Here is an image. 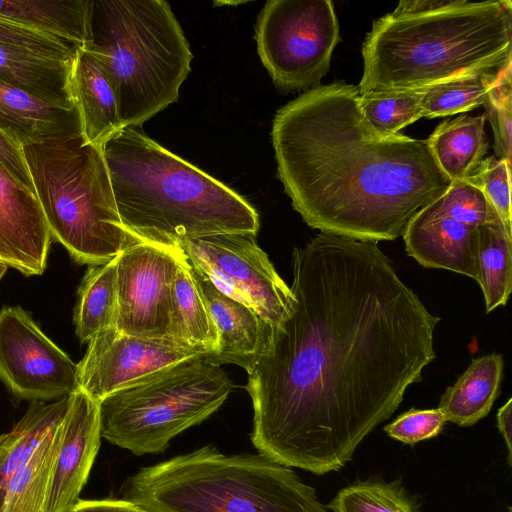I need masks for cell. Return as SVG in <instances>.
<instances>
[{
  "mask_svg": "<svg viewBox=\"0 0 512 512\" xmlns=\"http://www.w3.org/2000/svg\"><path fill=\"white\" fill-rule=\"evenodd\" d=\"M293 301L248 374L251 441L316 475L341 470L435 359L432 315L377 243L320 232L292 256Z\"/></svg>",
  "mask_w": 512,
  "mask_h": 512,
  "instance_id": "obj_1",
  "label": "cell"
},
{
  "mask_svg": "<svg viewBox=\"0 0 512 512\" xmlns=\"http://www.w3.org/2000/svg\"><path fill=\"white\" fill-rule=\"evenodd\" d=\"M357 86L308 89L275 114L277 174L313 229L359 241H391L451 185L426 140L373 127Z\"/></svg>",
  "mask_w": 512,
  "mask_h": 512,
  "instance_id": "obj_2",
  "label": "cell"
},
{
  "mask_svg": "<svg viewBox=\"0 0 512 512\" xmlns=\"http://www.w3.org/2000/svg\"><path fill=\"white\" fill-rule=\"evenodd\" d=\"M103 154L121 223L137 241L181 248L210 235L257 234L259 215L251 204L141 128L120 129Z\"/></svg>",
  "mask_w": 512,
  "mask_h": 512,
  "instance_id": "obj_3",
  "label": "cell"
},
{
  "mask_svg": "<svg viewBox=\"0 0 512 512\" xmlns=\"http://www.w3.org/2000/svg\"><path fill=\"white\" fill-rule=\"evenodd\" d=\"M359 93L426 90L512 62V2L454 0L420 14L388 13L362 46Z\"/></svg>",
  "mask_w": 512,
  "mask_h": 512,
  "instance_id": "obj_4",
  "label": "cell"
},
{
  "mask_svg": "<svg viewBox=\"0 0 512 512\" xmlns=\"http://www.w3.org/2000/svg\"><path fill=\"white\" fill-rule=\"evenodd\" d=\"M120 495L149 512H328L289 467L211 445L141 468Z\"/></svg>",
  "mask_w": 512,
  "mask_h": 512,
  "instance_id": "obj_5",
  "label": "cell"
},
{
  "mask_svg": "<svg viewBox=\"0 0 512 512\" xmlns=\"http://www.w3.org/2000/svg\"><path fill=\"white\" fill-rule=\"evenodd\" d=\"M83 48L113 87L122 127H141L176 102L193 57L163 0H93L91 40Z\"/></svg>",
  "mask_w": 512,
  "mask_h": 512,
  "instance_id": "obj_6",
  "label": "cell"
},
{
  "mask_svg": "<svg viewBox=\"0 0 512 512\" xmlns=\"http://www.w3.org/2000/svg\"><path fill=\"white\" fill-rule=\"evenodd\" d=\"M20 147L50 236L75 261L106 264L139 242L121 223L103 148L80 131Z\"/></svg>",
  "mask_w": 512,
  "mask_h": 512,
  "instance_id": "obj_7",
  "label": "cell"
},
{
  "mask_svg": "<svg viewBox=\"0 0 512 512\" xmlns=\"http://www.w3.org/2000/svg\"><path fill=\"white\" fill-rule=\"evenodd\" d=\"M232 388L220 365L204 356L175 363L101 400V437L138 456L163 452L217 411Z\"/></svg>",
  "mask_w": 512,
  "mask_h": 512,
  "instance_id": "obj_8",
  "label": "cell"
},
{
  "mask_svg": "<svg viewBox=\"0 0 512 512\" xmlns=\"http://www.w3.org/2000/svg\"><path fill=\"white\" fill-rule=\"evenodd\" d=\"M259 57L283 91L314 88L340 39L330 0H269L255 26Z\"/></svg>",
  "mask_w": 512,
  "mask_h": 512,
  "instance_id": "obj_9",
  "label": "cell"
},
{
  "mask_svg": "<svg viewBox=\"0 0 512 512\" xmlns=\"http://www.w3.org/2000/svg\"><path fill=\"white\" fill-rule=\"evenodd\" d=\"M188 263L221 292L244 303L273 327L289 313L293 294L254 236L226 233L186 241Z\"/></svg>",
  "mask_w": 512,
  "mask_h": 512,
  "instance_id": "obj_10",
  "label": "cell"
},
{
  "mask_svg": "<svg viewBox=\"0 0 512 512\" xmlns=\"http://www.w3.org/2000/svg\"><path fill=\"white\" fill-rule=\"evenodd\" d=\"M185 258L181 248L144 242L127 247L117 256V330L176 344L172 290Z\"/></svg>",
  "mask_w": 512,
  "mask_h": 512,
  "instance_id": "obj_11",
  "label": "cell"
},
{
  "mask_svg": "<svg viewBox=\"0 0 512 512\" xmlns=\"http://www.w3.org/2000/svg\"><path fill=\"white\" fill-rule=\"evenodd\" d=\"M0 379L31 401L68 397L79 389L77 364L18 306L0 311Z\"/></svg>",
  "mask_w": 512,
  "mask_h": 512,
  "instance_id": "obj_12",
  "label": "cell"
},
{
  "mask_svg": "<svg viewBox=\"0 0 512 512\" xmlns=\"http://www.w3.org/2000/svg\"><path fill=\"white\" fill-rule=\"evenodd\" d=\"M196 356L204 355L168 341L106 328L88 342L77 364L78 387L100 402L158 370Z\"/></svg>",
  "mask_w": 512,
  "mask_h": 512,
  "instance_id": "obj_13",
  "label": "cell"
},
{
  "mask_svg": "<svg viewBox=\"0 0 512 512\" xmlns=\"http://www.w3.org/2000/svg\"><path fill=\"white\" fill-rule=\"evenodd\" d=\"M45 512H68L79 500L100 447L99 402L81 389L68 396Z\"/></svg>",
  "mask_w": 512,
  "mask_h": 512,
  "instance_id": "obj_14",
  "label": "cell"
},
{
  "mask_svg": "<svg viewBox=\"0 0 512 512\" xmlns=\"http://www.w3.org/2000/svg\"><path fill=\"white\" fill-rule=\"evenodd\" d=\"M50 242L35 193L0 162V261L25 275H40Z\"/></svg>",
  "mask_w": 512,
  "mask_h": 512,
  "instance_id": "obj_15",
  "label": "cell"
},
{
  "mask_svg": "<svg viewBox=\"0 0 512 512\" xmlns=\"http://www.w3.org/2000/svg\"><path fill=\"white\" fill-rule=\"evenodd\" d=\"M479 227L434 200L412 217L402 236L407 254L420 265L476 280L475 239Z\"/></svg>",
  "mask_w": 512,
  "mask_h": 512,
  "instance_id": "obj_16",
  "label": "cell"
},
{
  "mask_svg": "<svg viewBox=\"0 0 512 512\" xmlns=\"http://www.w3.org/2000/svg\"><path fill=\"white\" fill-rule=\"evenodd\" d=\"M195 273L218 333L216 353L204 357L216 365L240 366L249 374L265 353L273 326L251 307L221 292L207 277Z\"/></svg>",
  "mask_w": 512,
  "mask_h": 512,
  "instance_id": "obj_17",
  "label": "cell"
},
{
  "mask_svg": "<svg viewBox=\"0 0 512 512\" xmlns=\"http://www.w3.org/2000/svg\"><path fill=\"white\" fill-rule=\"evenodd\" d=\"M65 92L75 108L84 144L103 148L123 128L113 87L99 61L83 47L74 52Z\"/></svg>",
  "mask_w": 512,
  "mask_h": 512,
  "instance_id": "obj_18",
  "label": "cell"
},
{
  "mask_svg": "<svg viewBox=\"0 0 512 512\" xmlns=\"http://www.w3.org/2000/svg\"><path fill=\"white\" fill-rule=\"evenodd\" d=\"M0 129L19 145L80 131L69 99L40 95L2 79Z\"/></svg>",
  "mask_w": 512,
  "mask_h": 512,
  "instance_id": "obj_19",
  "label": "cell"
},
{
  "mask_svg": "<svg viewBox=\"0 0 512 512\" xmlns=\"http://www.w3.org/2000/svg\"><path fill=\"white\" fill-rule=\"evenodd\" d=\"M503 365L502 355L496 353L473 359L441 396L437 408L446 420L469 427L487 416L499 394Z\"/></svg>",
  "mask_w": 512,
  "mask_h": 512,
  "instance_id": "obj_20",
  "label": "cell"
},
{
  "mask_svg": "<svg viewBox=\"0 0 512 512\" xmlns=\"http://www.w3.org/2000/svg\"><path fill=\"white\" fill-rule=\"evenodd\" d=\"M92 5L93 0H0V17L78 48L91 40Z\"/></svg>",
  "mask_w": 512,
  "mask_h": 512,
  "instance_id": "obj_21",
  "label": "cell"
},
{
  "mask_svg": "<svg viewBox=\"0 0 512 512\" xmlns=\"http://www.w3.org/2000/svg\"><path fill=\"white\" fill-rule=\"evenodd\" d=\"M174 342L208 357L218 349V333L198 277L185 258L173 282Z\"/></svg>",
  "mask_w": 512,
  "mask_h": 512,
  "instance_id": "obj_22",
  "label": "cell"
},
{
  "mask_svg": "<svg viewBox=\"0 0 512 512\" xmlns=\"http://www.w3.org/2000/svg\"><path fill=\"white\" fill-rule=\"evenodd\" d=\"M485 115H460L441 122L426 140L442 172L451 182L465 181L487 153Z\"/></svg>",
  "mask_w": 512,
  "mask_h": 512,
  "instance_id": "obj_23",
  "label": "cell"
},
{
  "mask_svg": "<svg viewBox=\"0 0 512 512\" xmlns=\"http://www.w3.org/2000/svg\"><path fill=\"white\" fill-rule=\"evenodd\" d=\"M68 397L45 404L33 401L13 428L0 434V510L7 485L45 435L63 419Z\"/></svg>",
  "mask_w": 512,
  "mask_h": 512,
  "instance_id": "obj_24",
  "label": "cell"
},
{
  "mask_svg": "<svg viewBox=\"0 0 512 512\" xmlns=\"http://www.w3.org/2000/svg\"><path fill=\"white\" fill-rule=\"evenodd\" d=\"M512 237L496 214L480 226L475 239V266L486 311L505 306L512 288Z\"/></svg>",
  "mask_w": 512,
  "mask_h": 512,
  "instance_id": "obj_25",
  "label": "cell"
},
{
  "mask_svg": "<svg viewBox=\"0 0 512 512\" xmlns=\"http://www.w3.org/2000/svg\"><path fill=\"white\" fill-rule=\"evenodd\" d=\"M117 257L89 266L78 289L74 324L78 338L88 343L98 332L115 327L117 316Z\"/></svg>",
  "mask_w": 512,
  "mask_h": 512,
  "instance_id": "obj_26",
  "label": "cell"
},
{
  "mask_svg": "<svg viewBox=\"0 0 512 512\" xmlns=\"http://www.w3.org/2000/svg\"><path fill=\"white\" fill-rule=\"evenodd\" d=\"M72 58L0 44V79L40 95L67 98L66 76Z\"/></svg>",
  "mask_w": 512,
  "mask_h": 512,
  "instance_id": "obj_27",
  "label": "cell"
},
{
  "mask_svg": "<svg viewBox=\"0 0 512 512\" xmlns=\"http://www.w3.org/2000/svg\"><path fill=\"white\" fill-rule=\"evenodd\" d=\"M59 425L45 435L29 460L11 478L0 512H45L59 445Z\"/></svg>",
  "mask_w": 512,
  "mask_h": 512,
  "instance_id": "obj_28",
  "label": "cell"
},
{
  "mask_svg": "<svg viewBox=\"0 0 512 512\" xmlns=\"http://www.w3.org/2000/svg\"><path fill=\"white\" fill-rule=\"evenodd\" d=\"M497 73L498 70L466 75L429 87L423 98V117L449 116L483 106Z\"/></svg>",
  "mask_w": 512,
  "mask_h": 512,
  "instance_id": "obj_29",
  "label": "cell"
},
{
  "mask_svg": "<svg viewBox=\"0 0 512 512\" xmlns=\"http://www.w3.org/2000/svg\"><path fill=\"white\" fill-rule=\"evenodd\" d=\"M331 512H419L398 482L358 481L341 489L326 506Z\"/></svg>",
  "mask_w": 512,
  "mask_h": 512,
  "instance_id": "obj_30",
  "label": "cell"
},
{
  "mask_svg": "<svg viewBox=\"0 0 512 512\" xmlns=\"http://www.w3.org/2000/svg\"><path fill=\"white\" fill-rule=\"evenodd\" d=\"M425 90L369 91L359 96L364 117L376 129L390 134L423 117Z\"/></svg>",
  "mask_w": 512,
  "mask_h": 512,
  "instance_id": "obj_31",
  "label": "cell"
},
{
  "mask_svg": "<svg viewBox=\"0 0 512 512\" xmlns=\"http://www.w3.org/2000/svg\"><path fill=\"white\" fill-rule=\"evenodd\" d=\"M512 62L501 67L497 79L490 88L485 107V118L491 124L494 133V148L498 159L511 166L512 132Z\"/></svg>",
  "mask_w": 512,
  "mask_h": 512,
  "instance_id": "obj_32",
  "label": "cell"
},
{
  "mask_svg": "<svg viewBox=\"0 0 512 512\" xmlns=\"http://www.w3.org/2000/svg\"><path fill=\"white\" fill-rule=\"evenodd\" d=\"M465 181L482 191L501 219L508 235L512 237L511 166L504 160L489 156L482 160Z\"/></svg>",
  "mask_w": 512,
  "mask_h": 512,
  "instance_id": "obj_33",
  "label": "cell"
},
{
  "mask_svg": "<svg viewBox=\"0 0 512 512\" xmlns=\"http://www.w3.org/2000/svg\"><path fill=\"white\" fill-rule=\"evenodd\" d=\"M447 422L438 409H410L384 427L391 438L407 445L436 437Z\"/></svg>",
  "mask_w": 512,
  "mask_h": 512,
  "instance_id": "obj_34",
  "label": "cell"
},
{
  "mask_svg": "<svg viewBox=\"0 0 512 512\" xmlns=\"http://www.w3.org/2000/svg\"><path fill=\"white\" fill-rule=\"evenodd\" d=\"M0 44L68 58L77 49L63 39L1 17Z\"/></svg>",
  "mask_w": 512,
  "mask_h": 512,
  "instance_id": "obj_35",
  "label": "cell"
},
{
  "mask_svg": "<svg viewBox=\"0 0 512 512\" xmlns=\"http://www.w3.org/2000/svg\"><path fill=\"white\" fill-rule=\"evenodd\" d=\"M0 162L24 186L34 192L21 147L0 129Z\"/></svg>",
  "mask_w": 512,
  "mask_h": 512,
  "instance_id": "obj_36",
  "label": "cell"
},
{
  "mask_svg": "<svg viewBox=\"0 0 512 512\" xmlns=\"http://www.w3.org/2000/svg\"><path fill=\"white\" fill-rule=\"evenodd\" d=\"M454 0H402L398 3L394 14H420L439 10L451 5Z\"/></svg>",
  "mask_w": 512,
  "mask_h": 512,
  "instance_id": "obj_37",
  "label": "cell"
},
{
  "mask_svg": "<svg viewBox=\"0 0 512 512\" xmlns=\"http://www.w3.org/2000/svg\"><path fill=\"white\" fill-rule=\"evenodd\" d=\"M512 399L499 408L497 412V427L501 433L508 451V464H512Z\"/></svg>",
  "mask_w": 512,
  "mask_h": 512,
  "instance_id": "obj_38",
  "label": "cell"
},
{
  "mask_svg": "<svg viewBox=\"0 0 512 512\" xmlns=\"http://www.w3.org/2000/svg\"><path fill=\"white\" fill-rule=\"evenodd\" d=\"M98 512H149L124 499L93 500Z\"/></svg>",
  "mask_w": 512,
  "mask_h": 512,
  "instance_id": "obj_39",
  "label": "cell"
},
{
  "mask_svg": "<svg viewBox=\"0 0 512 512\" xmlns=\"http://www.w3.org/2000/svg\"><path fill=\"white\" fill-rule=\"evenodd\" d=\"M68 512H98L93 500H78Z\"/></svg>",
  "mask_w": 512,
  "mask_h": 512,
  "instance_id": "obj_40",
  "label": "cell"
},
{
  "mask_svg": "<svg viewBox=\"0 0 512 512\" xmlns=\"http://www.w3.org/2000/svg\"><path fill=\"white\" fill-rule=\"evenodd\" d=\"M8 265L2 261H0V280L2 279L3 275L7 271Z\"/></svg>",
  "mask_w": 512,
  "mask_h": 512,
  "instance_id": "obj_41",
  "label": "cell"
}]
</instances>
